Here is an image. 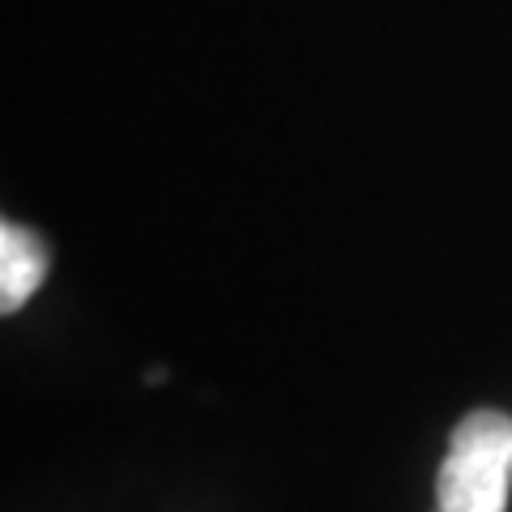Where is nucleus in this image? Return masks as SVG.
<instances>
[{"instance_id":"f257e3e1","label":"nucleus","mask_w":512,"mask_h":512,"mask_svg":"<svg viewBox=\"0 0 512 512\" xmlns=\"http://www.w3.org/2000/svg\"><path fill=\"white\" fill-rule=\"evenodd\" d=\"M512 419L504 410H470L448 436V457L436 474L440 512H504L508 508V470Z\"/></svg>"},{"instance_id":"f03ea898","label":"nucleus","mask_w":512,"mask_h":512,"mask_svg":"<svg viewBox=\"0 0 512 512\" xmlns=\"http://www.w3.org/2000/svg\"><path fill=\"white\" fill-rule=\"evenodd\" d=\"M47 265H52V252H47L43 239L18 227V222H5L0 227V312H18L22 303L39 291V282L47 278Z\"/></svg>"},{"instance_id":"7ed1b4c3","label":"nucleus","mask_w":512,"mask_h":512,"mask_svg":"<svg viewBox=\"0 0 512 512\" xmlns=\"http://www.w3.org/2000/svg\"><path fill=\"white\" fill-rule=\"evenodd\" d=\"M508 470H512V453H508Z\"/></svg>"}]
</instances>
